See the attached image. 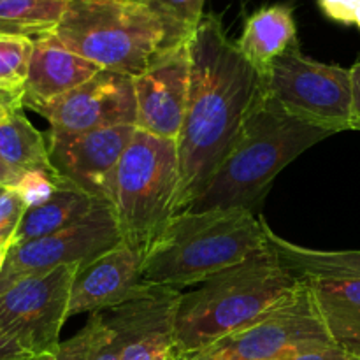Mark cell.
<instances>
[{"label":"cell","instance_id":"3","mask_svg":"<svg viewBox=\"0 0 360 360\" xmlns=\"http://www.w3.org/2000/svg\"><path fill=\"white\" fill-rule=\"evenodd\" d=\"M333 134L287 115L260 90L234 146L186 210H248L292 160Z\"/></svg>","mask_w":360,"mask_h":360},{"label":"cell","instance_id":"38","mask_svg":"<svg viewBox=\"0 0 360 360\" xmlns=\"http://www.w3.org/2000/svg\"><path fill=\"white\" fill-rule=\"evenodd\" d=\"M355 25H357L359 30H360V9H359V13H357V21H355Z\"/></svg>","mask_w":360,"mask_h":360},{"label":"cell","instance_id":"33","mask_svg":"<svg viewBox=\"0 0 360 360\" xmlns=\"http://www.w3.org/2000/svg\"><path fill=\"white\" fill-rule=\"evenodd\" d=\"M30 359V355L16 345L14 341H11L9 338H6L4 334H0V360H27Z\"/></svg>","mask_w":360,"mask_h":360},{"label":"cell","instance_id":"16","mask_svg":"<svg viewBox=\"0 0 360 360\" xmlns=\"http://www.w3.org/2000/svg\"><path fill=\"white\" fill-rule=\"evenodd\" d=\"M98 70L102 69L67 49L53 34L34 39V55L23 90V108L35 111L76 90Z\"/></svg>","mask_w":360,"mask_h":360},{"label":"cell","instance_id":"30","mask_svg":"<svg viewBox=\"0 0 360 360\" xmlns=\"http://www.w3.org/2000/svg\"><path fill=\"white\" fill-rule=\"evenodd\" d=\"M109 327V326H108ZM123 348V340L120 336V333H116L115 329L109 327V336L105 338L104 343L95 350L91 360H120Z\"/></svg>","mask_w":360,"mask_h":360},{"label":"cell","instance_id":"6","mask_svg":"<svg viewBox=\"0 0 360 360\" xmlns=\"http://www.w3.org/2000/svg\"><path fill=\"white\" fill-rule=\"evenodd\" d=\"M179 158L176 141L137 129L116 171L111 210L122 241L143 259L178 213Z\"/></svg>","mask_w":360,"mask_h":360},{"label":"cell","instance_id":"10","mask_svg":"<svg viewBox=\"0 0 360 360\" xmlns=\"http://www.w3.org/2000/svg\"><path fill=\"white\" fill-rule=\"evenodd\" d=\"M122 241L109 204H101L88 217L46 238L14 245L2 274L18 281L28 274L63 266H84Z\"/></svg>","mask_w":360,"mask_h":360},{"label":"cell","instance_id":"13","mask_svg":"<svg viewBox=\"0 0 360 360\" xmlns=\"http://www.w3.org/2000/svg\"><path fill=\"white\" fill-rule=\"evenodd\" d=\"M181 290L146 285L141 294L123 304L101 311L111 329L120 333V360H176V311Z\"/></svg>","mask_w":360,"mask_h":360},{"label":"cell","instance_id":"34","mask_svg":"<svg viewBox=\"0 0 360 360\" xmlns=\"http://www.w3.org/2000/svg\"><path fill=\"white\" fill-rule=\"evenodd\" d=\"M20 178L21 176L18 174V172H14L13 169L2 160V157H0V186H2V188H14V186L18 185V181H20Z\"/></svg>","mask_w":360,"mask_h":360},{"label":"cell","instance_id":"27","mask_svg":"<svg viewBox=\"0 0 360 360\" xmlns=\"http://www.w3.org/2000/svg\"><path fill=\"white\" fill-rule=\"evenodd\" d=\"M27 206L13 188H4L0 193V246L13 248Z\"/></svg>","mask_w":360,"mask_h":360},{"label":"cell","instance_id":"8","mask_svg":"<svg viewBox=\"0 0 360 360\" xmlns=\"http://www.w3.org/2000/svg\"><path fill=\"white\" fill-rule=\"evenodd\" d=\"M333 345L311 285L301 280L259 322L204 352L220 360H285Z\"/></svg>","mask_w":360,"mask_h":360},{"label":"cell","instance_id":"20","mask_svg":"<svg viewBox=\"0 0 360 360\" xmlns=\"http://www.w3.org/2000/svg\"><path fill=\"white\" fill-rule=\"evenodd\" d=\"M101 204L108 202L95 199L90 193L77 188L76 185L63 178L60 188L56 190V193L48 202L25 211V217L21 220L20 229H18L16 238H14V245L46 238V236L55 234L62 229L70 227V225L77 224L84 217H88Z\"/></svg>","mask_w":360,"mask_h":360},{"label":"cell","instance_id":"37","mask_svg":"<svg viewBox=\"0 0 360 360\" xmlns=\"http://www.w3.org/2000/svg\"><path fill=\"white\" fill-rule=\"evenodd\" d=\"M9 250L7 246H0V274H2L4 271V266H6V260H7V255H9Z\"/></svg>","mask_w":360,"mask_h":360},{"label":"cell","instance_id":"11","mask_svg":"<svg viewBox=\"0 0 360 360\" xmlns=\"http://www.w3.org/2000/svg\"><path fill=\"white\" fill-rule=\"evenodd\" d=\"M136 130L130 125L70 134L48 130L49 160L62 178L109 204L118 164Z\"/></svg>","mask_w":360,"mask_h":360},{"label":"cell","instance_id":"19","mask_svg":"<svg viewBox=\"0 0 360 360\" xmlns=\"http://www.w3.org/2000/svg\"><path fill=\"white\" fill-rule=\"evenodd\" d=\"M338 347L360 357V280H308Z\"/></svg>","mask_w":360,"mask_h":360},{"label":"cell","instance_id":"15","mask_svg":"<svg viewBox=\"0 0 360 360\" xmlns=\"http://www.w3.org/2000/svg\"><path fill=\"white\" fill-rule=\"evenodd\" d=\"M143 262L123 241L77 269L69 316L101 313L123 304L146 288Z\"/></svg>","mask_w":360,"mask_h":360},{"label":"cell","instance_id":"39","mask_svg":"<svg viewBox=\"0 0 360 360\" xmlns=\"http://www.w3.org/2000/svg\"><path fill=\"white\" fill-rule=\"evenodd\" d=\"M2 190H4V188H0V193H2Z\"/></svg>","mask_w":360,"mask_h":360},{"label":"cell","instance_id":"18","mask_svg":"<svg viewBox=\"0 0 360 360\" xmlns=\"http://www.w3.org/2000/svg\"><path fill=\"white\" fill-rule=\"evenodd\" d=\"M269 245L301 280H360V250H315L280 238L266 221Z\"/></svg>","mask_w":360,"mask_h":360},{"label":"cell","instance_id":"29","mask_svg":"<svg viewBox=\"0 0 360 360\" xmlns=\"http://www.w3.org/2000/svg\"><path fill=\"white\" fill-rule=\"evenodd\" d=\"M285 360H360V357L350 354L345 348L338 347V345H333V347L316 348V350L304 352V354L294 355V357H288Z\"/></svg>","mask_w":360,"mask_h":360},{"label":"cell","instance_id":"36","mask_svg":"<svg viewBox=\"0 0 360 360\" xmlns=\"http://www.w3.org/2000/svg\"><path fill=\"white\" fill-rule=\"evenodd\" d=\"M13 283H14V281L11 280V278H7V276H4V274H0V295H2L4 292H6L7 288H9Z\"/></svg>","mask_w":360,"mask_h":360},{"label":"cell","instance_id":"14","mask_svg":"<svg viewBox=\"0 0 360 360\" xmlns=\"http://www.w3.org/2000/svg\"><path fill=\"white\" fill-rule=\"evenodd\" d=\"M137 129L162 139L178 141L190 91V42L171 46L132 77Z\"/></svg>","mask_w":360,"mask_h":360},{"label":"cell","instance_id":"23","mask_svg":"<svg viewBox=\"0 0 360 360\" xmlns=\"http://www.w3.org/2000/svg\"><path fill=\"white\" fill-rule=\"evenodd\" d=\"M160 18L165 28V48L190 42L204 18L206 0H143Z\"/></svg>","mask_w":360,"mask_h":360},{"label":"cell","instance_id":"28","mask_svg":"<svg viewBox=\"0 0 360 360\" xmlns=\"http://www.w3.org/2000/svg\"><path fill=\"white\" fill-rule=\"evenodd\" d=\"M320 9L327 18L343 25H355L360 0H319Z\"/></svg>","mask_w":360,"mask_h":360},{"label":"cell","instance_id":"32","mask_svg":"<svg viewBox=\"0 0 360 360\" xmlns=\"http://www.w3.org/2000/svg\"><path fill=\"white\" fill-rule=\"evenodd\" d=\"M18 109H23V94H11V91L0 90V122Z\"/></svg>","mask_w":360,"mask_h":360},{"label":"cell","instance_id":"40","mask_svg":"<svg viewBox=\"0 0 360 360\" xmlns=\"http://www.w3.org/2000/svg\"><path fill=\"white\" fill-rule=\"evenodd\" d=\"M0 188H2V186H0Z\"/></svg>","mask_w":360,"mask_h":360},{"label":"cell","instance_id":"12","mask_svg":"<svg viewBox=\"0 0 360 360\" xmlns=\"http://www.w3.org/2000/svg\"><path fill=\"white\" fill-rule=\"evenodd\" d=\"M55 132H86L108 127H137L132 77L98 70L90 81L35 109Z\"/></svg>","mask_w":360,"mask_h":360},{"label":"cell","instance_id":"31","mask_svg":"<svg viewBox=\"0 0 360 360\" xmlns=\"http://www.w3.org/2000/svg\"><path fill=\"white\" fill-rule=\"evenodd\" d=\"M352 72V130L360 132V62L350 67Z\"/></svg>","mask_w":360,"mask_h":360},{"label":"cell","instance_id":"26","mask_svg":"<svg viewBox=\"0 0 360 360\" xmlns=\"http://www.w3.org/2000/svg\"><path fill=\"white\" fill-rule=\"evenodd\" d=\"M62 181L63 178L56 172L30 171L21 174L20 181L13 190L21 197L27 210H30V207H37L48 202L60 188Z\"/></svg>","mask_w":360,"mask_h":360},{"label":"cell","instance_id":"9","mask_svg":"<svg viewBox=\"0 0 360 360\" xmlns=\"http://www.w3.org/2000/svg\"><path fill=\"white\" fill-rule=\"evenodd\" d=\"M77 269L79 266H63L14 281L0 295V334L30 357L58 347L70 319V290Z\"/></svg>","mask_w":360,"mask_h":360},{"label":"cell","instance_id":"24","mask_svg":"<svg viewBox=\"0 0 360 360\" xmlns=\"http://www.w3.org/2000/svg\"><path fill=\"white\" fill-rule=\"evenodd\" d=\"M32 55L34 39L0 32V90L23 94Z\"/></svg>","mask_w":360,"mask_h":360},{"label":"cell","instance_id":"21","mask_svg":"<svg viewBox=\"0 0 360 360\" xmlns=\"http://www.w3.org/2000/svg\"><path fill=\"white\" fill-rule=\"evenodd\" d=\"M0 157L20 176L30 171L56 172L49 160L46 134L32 125L23 109L0 122Z\"/></svg>","mask_w":360,"mask_h":360},{"label":"cell","instance_id":"35","mask_svg":"<svg viewBox=\"0 0 360 360\" xmlns=\"http://www.w3.org/2000/svg\"><path fill=\"white\" fill-rule=\"evenodd\" d=\"M176 360H220L214 355L207 354V352H199V354H188V355H179Z\"/></svg>","mask_w":360,"mask_h":360},{"label":"cell","instance_id":"25","mask_svg":"<svg viewBox=\"0 0 360 360\" xmlns=\"http://www.w3.org/2000/svg\"><path fill=\"white\" fill-rule=\"evenodd\" d=\"M108 336L109 327L101 313H91L79 333L67 341H60L58 347L53 350L27 360H91L95 350L104 343Z\"/></svg>","mask_w":360,"mask_h":360},{"label":"cell","instance_id":"1","mask_svg":"<svg viewBox=\"0 0 360 360\" xmlns=\"http://www.w3.org/2000/svg\"><path fill=\"white\" fill-rule=\"evenodd\" d=\"M262 76L227 37L220 16L202 18L190 41V91L178 141V213L200 195L234 146Z\"/></svg>","mask_w":360,"mask_h":360},{"label":"cell","instance_id":"17","mask_svg":"<svg viewBox=\"0 0 360 360\" xmlns=\"http://www.w3.org/2000/svg\"><path fill=\"white\" fill-rule=\"evenodd\" d=\"M297 42L294 11L290 6L262 7L246 20L243 34L236 42L239 51L264 76L271 63Z\"/></svg>","mask_w":360,"mask_h":360},{"label":"cell","instance_id":"5","mask_svg":"<svg viewBox=\"0 0 360 360\" xmlns=\"http://www.w3.org/2000/svg\"><path fill=\"white\" fill-rule=\"evenodd\" d=\"M98 69L136 77L165 49V28L143 0H70L53 32Z\"/></svg>","mask_w":360,"mask_h":360},{"label":"cell","instance_id":"2","mask_svg":"<svg viewBox=\"0 0 360 360\" xmlns=\"http://www.w3.org/2000/svg\"><path fill=\"white\" fill-rule=\"evenodd\" d=\"M271 248L260 250L195 290L181 294L176 311V345L179 355L199 354L225 338L259 322L299 285Z\"/></svg>","mask_w":360,"mask_h":360},{"label":"cell","instance_id":"22","mask_svg":"<svg viewBox=\"0 0 360 360\" xmlns=\"http://www.w3.org/2000/svg\"><path fill=\"white\" fill-rule=\"evenodd\" d=\"M70 0H0V32L37 39L53 34Z\"/></svg>","mask_w":360,"mask_h":360},{"label":"cell","instance_id":"4","mask_svg":"<svg viewBox=\"0 0 360 360\" xmlns=\"http://www.w3.org/2000/svg\"><path fill=\"white\" fill-rule=\"evenodd\" d=\"M269 246L266 220L248 210H185L169 220L143 259V281L181 290Z\"/></svg>","mask_w":360,"mask_h":360},{"label":"cell","instance_id":"7","mask_svg":"<svg viewBox=\"0 0 360 360\" xmlns=\"http://www.w3.org/2000/svg\"><path fill=\"white\" fill-rule=\"evenodd\" d=\"M264 91L287 115L329 134L352 130V72L306 56L299 42L271 63Z\"/></svg>","mask_w":360,"mask_h":360}]
</instances>
